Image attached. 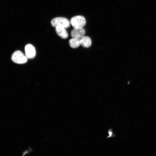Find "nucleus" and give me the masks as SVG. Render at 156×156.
<instances>
[{
  "label": "nucleus",
  "instance_id": "1",
  "mask_svg": "<svg viewBox=\"0 0 156 156\" xmlns=\"http://www.w3.org/2000/svg\"><path fill=\"white\" fill-rule=\"evenodd\" d=\"M70 24L74 28H83L86 24V21L83 16L78 15L72 18L70 21Z\"/></svg>",
  "mask_w": 156,
  "mask_h": 156
},
{
  "label": "nucleus",
  "instance_id": "2",
  "mask_svg": "<svg viewBox=\"0 0 156 156\" xmlns=\"http://www.w3.org/2000/svg\"><path fill=\"white\" fill-rule=\"evenodd\" d=\"M12 60L14 63L18 64L26 63L27 61V58L21 51H16L12 54L11 56Z\"/></svg>",
  "mask_w": 156,
  "mask_h": 156
},
{
  "label": "nucleus",
  "instance_id": "3",
  "mask_svg": "<svg viewBox=\"0 0 156 156\" xmlns=\"http://www.w3.org/2000/svg\"><path fill=\"white\" fill-rule=\"evenodd\" d=\"M51 24L53 27L60 25L66 28L69 27L70 24V21L68 19L63 17H57L53 18L51 21Z\"/></svg>",
  "mask_w": 156,
  "mask_h": 156
},
{
  "label": "nucleus",
  "instance_id": "4",
  "mask_svg": "<svg viewBox=\"0 0 156 156\" xmlns=\"http://www.w3.org/2000/svg\"><path fill=\"white\" fill-rule=\"evenodd\" d=\"M25 55L28 59L34 58L36 55L35 49L31 44H28L25 47Z\"/></svg>",
  "mask_w": 156,
  "mask_h": 156
},
{
  "label": "nucleus",
  "instance_id": "5",
  "mask_svg": "<svg viewBox=\"0 0 156 156\" xmlns=\"http://www.w3.org/2000/svg\"><path fill=\"white\" fill-rule=\"evenodd\" d=\"M85 32L83 28H74L71 31L70 35L72 38L80 39L84 36Z\"/></svg>",
  "mask_w": 156,
  "mask_h": 156
},
{
  "label": "nucleus",
  "instance_id": "6",
  "mask_svg": "<svg viewBox=\"0 0 156 156\" xmlns=\"http://www.w3.org/2000/svg\"><path fill=\"white\" fill-rule=\"evenodd\" d=\"M55 27V31L59 36L63 39L68 38V34L65 27L60 25L57 26Z\"/></svg>",
  "mask_w": 156,
  "mask_h": 156
},
{
  "label": "nucleus",
  "instance_id": "7",
  "mask_svg": "<svg viewBox=\"0 0 156 156\" xmlns=\"http://www.w3.org/2000/svg\"><path fill=\"white\" fill-rule=\"evenodd\" d=\"M80 41L81 45L84 47H89L91 45V40L88 36H84L80 39Z\"/></svg>",
  "mask_w": 156,
  "mask_h": 156
},
{
  "label": "nucleus",
  "instance_id": "8",
  "mask_svg": "<svg viewBox=\"0 0 156 156\" xmlns=\"http://www.w3.org/2000/svg\"><path fill=\"white\" fill-rule=\"evenodd\" d=\"M69 44L70 47L73 48H76L81 45L80 39L73 38L69 40Z\"/></svg>",
  "mask_w": 156,
  "mask_h": 156
}]
</instances>
